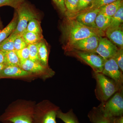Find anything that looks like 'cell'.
Here are the masks:
<instances>
[{
    "label": "cell",
    "instance_id": "obj_12",
    "mask_svg": "<svg viewBox=\"0 0 123 123\" xmlns=\"http://www.w3.org/2000/svg\"><path fill=\"white\" fill-rule=\"evenodd\" d=\"M99 11V8L85 10L78 14L73 18L86 26L97 29L95 19Z\"/></svg>",
    "mask_w": 123,
    "mask_h": 123
},
{
    "label": "cell",
    "instance_id": "obj_20",
    "mask_svg": "<svg viewBox=\"0 0 123 123\" xmlns=\"http://www.w3.org/2000/svg\"><path fill=\"white\" fill-rule=\"evenodd\" d=\"M56 117L65 123H80L72 109L66 112H62L59 109L57 111Z\"/></svg>",
    "mask_w": 123,
    "mask_h": 123
},
{
    "label": "cell",
    "instance_id": "obj_32",
    "mask_svg": "<svg viewBox=\"0 0 123 123\" xmlns=\"http://www.w3.org/2000/svg\"><path fill=\"white\" fill-rule=\"evenodd\" d=\"M118 65L120 70L123 72V48H119L118 50L113 57Z\"/></svg>",
    "mask_w": 123,
    "mask_h": 123
},
{
    "label": "cell",
    "instance_id": "obj_13",
    "mask_svg": "<svg viewBox=\"0 0 123 123\" xmlns=\"http://www.w3.org/2000/svg\"><path fill=\"white\" fill-rule=\"evenodd\" d=\"M33 75L23 70L20 66L5 65L0 72V79L31 76Z\"/></svg>",
    "mask_w": 123,
    "mask_h": 123
},
{
    "label": "cell",
    "instance_id": "obj_3",
    "mask_svg": "<svg viewBox=\"0 0 123 123\" xmlns=\"http://www.w3.org/2000/svg\"><path fill=\"white\" fill-rule=\"evenodd\" d=\"M93 77L96 81L95 94L97 99L101 103L105 102L123 88V86L117 84L102 73L93 72Z\"/></svg>",
    "mask_w": 123,
    "mask_h": 123
},
{
    "label": "cell",
    "instance_id": "obj_17",
    "mask_svg": "<svg viewBox=\"0 0 123 123\" xmlns=\"http://www.w3.org/2000/svg\"><path fill=\"white\" fill-rule=\"evenodd\" d=\"M38 56L40 63L43 66L48 67L49 51L47 45L44 39L37 43Z\"/></svg>",
    "mask_w": 123,
    "mask_h": 123
},
{
    "label": "cell",
    "instance_id": "obj_1",
    "mask_svg": "<svg viewBox=\"0 0 123 123\" xmlns=\"http://www.w3.org/2000/svg\"><path fill=\"white\" fill-rule=\"evenodd\" d=\"M64 49L83 39L92 36L104 37L105 32L97 29L90 28L78 22L75 18L66 17L61 25Z\"/></svg>",
    "mask_w": 123,
    "mask_h": 123
},
{
    "label": "cell",
    "instance_id": "obj_39",
    "mask_svg": "<svg viewBox=\"0 0 123 123\" xmlns=\"http://www.w3.org/2000/svg\"><path fill=\"white\" fill-rule=\"evenodd\" d=\"M11 123V122H9V121H8V122H5V123Z\"/></svg>",
    "mask_w": 123,
    "mask_h": 123
},
{
    "label": "cell",
    "instance_id": "obj_26",
    "mask_svg": "<svg viewBox=\"0 0 123 123\" xmlns=\"http://www.w3.org/2000/svg\"><path fill=\"white\" fill-rule=\"evenodd\" d=\"M26 30L39 34L43 35L40 22L38 18H33L29 22Z\"/></svg>",
    "mask_w": 123,
    "mask_h": 123
},
{
    "label": "cell",
    "instance_id": "obj_37",
    "mask_svg": "<svg viewBox=\"0 0 123 123\" xmlns=\"http://www.w3.org/2000/svg\"><path fill=\"white\" fill-rule=\"evenodd\" d=\"M5 65V64H0V72L1 71V69L4 68Z\"/></svg>",
    "mask_w": 123,
    "mask_h": 123
},
{
    "label": "cell",
    "instance_id": "obj_29",
    "mask_svg": "<svg viewBox=\"0 0 123 123\" xmlns=\"http://www.w3.org/2000/svg\"><path fill=\"white\" fill-rule=\"evenodd\" d=\"M117 0H93L90 7L85 10L93 9L96 8H99L100 7L110 4Z\"/></svg>",
    "mask_w": 123,
    "mask_h": 123
},
{
    "label": "cell",
    "instance_id": "obj_10",
    "mask_svg": "<svg viewBox=\"0 0 123 123\" xmlns=\"http://www.w3.org/2000/svg\"><path fill=\"white\" fill-rule=\"evenodd\" d=\"M20 67L23 70L32 74L44 75V77L49 78L54 75V72L49 67H46L38 62H35L30 59L20 61Z\"/></svg>",
    "mask_w": 123,
    "mask_h": 123
},
{
    "label": "cell",
    "instance_id": "obj_22",
    "mask_svg": "<svg viewBox=\"0 0 123 123\" xmlns=\"http://www.w3.org/2000/svg\"><path fill=\"white\" fill-rule=\"evenodd\" d=\"M28 45L38 43L43 39V35L24 31L21 35Z\"/></svg>",
    "mask_w": 123,
    "mask_h": 123
},
{
    "label": "cell",
    "instance_id": "obj_28",
    "mask_svg": "<svg viewBox=\"0 0 123 123\" xmlns=\"http://www.w3.org/2000/svg\"><path fill=\"white\" fill-rule=\"evenodd\" d=\"M27 47L30 52L29 59L35 62L40 63L38 56L37 43L29 44Z\"/></svg>",
    "mask_w": 123,
    "mask_h": 123
},
{
    "label": "cell",
    "instance_id": "obj_27",
    "mask_svg": "<svg viewBox=\"0 0 123 123\" xmlns=\"http://www.w3.org/2000/svg\"><path fill=\"white\" fill-rule=\"evenodd\" d=\"M25 2V0H0V7L9 6L16 9Z\"/></svg>",
    "mask_w": 123,
    "mask_h": 123
},
{
    "label": "cell",
    "instance_id": "obj_11",
    "mask_svg": "<svg viewBox=\"0 0 123 123\" xmlns=\"http://www.w3.org/2000/svg\"><path fill=\"white\" fill-rule=\"evenodd\" d=\"M118 49L107 38L100 36L95 52L105 60H107L114 57Z\"/></svg>",
    "mask_w": 123,
    "mask_h": 123
},
{
    "label": "cell",
    "instance_id": "obj_19",
    "mask_svg": "<svg viewBox=\"0 0 123 123\" xmlns=\"http://www.w3.org/2000/svg\"><path fill=\"white\" fill-rule=\"evenodd\" d=\"M111 17L99 12L95 19V24L97 29L105 32L109 27L111 23Z\"/></svg>",
    "mask_w": 123,
    "mask_h": 123
},
{
    "label": "cell",
    "instance_id": "obj_16",
    "mask_svg": "<svg viewBox=\"0 0 123 123\" xmlns=\"http://www.w3.org/2000/svg\"><path fill=\"white\" fill-rule=\"evenodd\" d=\"M18 22L17 14L15 11L11 21L4 29L0 30V43L6 39L15 30Z\"/></svg>",
    "mask_w": 123,
    "mask_h": 123
},
{
    "label": "cell",
    "instance_id": "obj_15",
    "mask_svg": "<svg viewBox=\"0 0 123 123\" xmlns=\"http://www.w3.org/2000/svg\"><path fill=\"white\" fill-rule=\"evenodd\" d=\"M88 116L92 123H112L111 118L105 115L98 107H93Z\"/></svg>",
    "mask_w": 123,
    "mask_h": 123
},
{
    "label": "cell",
    "instance_id": "obj_8",
    "mask_svg": "<svg viewBox=\"0 0 123 123\" xmlns=\"http://www.w3.org/2000/svg\"><path fill=\"white\" fill-rule=\"evenodd\" d=\"M99 37L94 35L88 37L75 42L64 50L66 52L74 51L95 53L98 45Z\"/></svg>",
    "mask_w": 123,
    "mask_h": 123
},
{
    "label": "cell",
    "instance_id": "obj_30",
    "mask_svg": "<svg viewBox=\"0 0 123 123\" xmlns=\"http://www.w3.org/2000/svg\"><path fill=\"white\" fill-rule=\"evenodd\" d=\"M28 45L25 41L22 36L21 35H18L14 40V50H21L23 49L26 47Z\"/></svg>",
    "mask_w": 123,
    "mask_h": 123
},
{
    "label": "cell",
    "instance_id": "obj_31",
    "mask_svg": "<svg viewBox=\"0 0 123 123\" xmlns=\"http://www.w3.org/2000/svg\"><path fill=\"white\" fill-rule=\"evenodd\" d=\"M15 53L17 55L20 61L29 59L30 56V52L28 47L21 49V50H14Z\"/></svg>",
    "mask_w": 123,
    "mask_h": 123
},
{
    "label": "cell",
    "instance_id": "obj_38",
    "mask_svg": "<svg viewBox=\"0 0 123 123\" xmlns=\"http://www.w3.org/2000/svg\"><path fill=\"white\" fill-rule=\"evenodd\" d=\"M2 23H1V21L0 19V30H2Z\"/></svg>",
    "mask_w": 123,
    "mask_h": 123
},
{
    "label": "cell",
    "instance_id": "obj_4",
    "mask_svg": "<svg viewBox=\"0 0 123 123\" xmlns=\"http://www.w3.org/2000/svg\"><path fill=\"white\" fill-rule=\"evenodd\" d=\"M60 108L48 100L36 104L32 123H57L56 115Z\"/></svg>",
    "mask_w": 123,
    "mask_h": 123
},
{
    "label": "cell",
    "instance_id": "obj_6",
    "mask_svg": "<svg viewBox=\"0 0 123 123\" xmlns=\"http://www.w3.org/2000/svg\"><path fill=\"white\" fill-rule=\"evenodd\" d=\"M67 54L88 65L94 72L101 73L102 72L106 60L97 53L74 51L67 52Z\"/></svg>",
    "mask_w": 123,
    "mask_h": 123
},
{
    "label": "cell",
    "instance_id": "obj_18",
    "mask_svg": "<svg viewBox=\"0 0 123 123\" xmlns=\"http://www.w3.org/2000/svg\"><path fill=\"white\" fill-rule=\"evenodd\" d=\"M123 5V0H117L99 8L100 12L111 17Z\"/></svg>",
    "mask_w": 123,
    "mask_h": 123
},
{
    "label": "cell",
    "instance_id": "obj_34",
    "mask_svg": "<svg viewBox=\"0 0 123 123\" xmlns=\"http://www.w3.org/2000/svg\"><path fill=\"white\" fill-rule=\"evenodd\" d=\"M62 14L65 15L66 12L65 0H52Z\"/></svg>",
    "mask_w": 123,
    "mask_h": 123
},
{
    "label": "cell",
    "instance_id": "obj_14",
    "mask_svg": "<svg viewBox=\"0 0 123 123\" xmlns=\"http://www.w3.org/2000/svg\"><path fill=\"white\" fill-rule=\"evenodd\" d=\"M105 36L118 48H123V24L108 27L105 31Z\"/></svg>",
    "mask_w": 123,
    "mask_h": 123
},
{
    "label": "cell",
    "instance_id": "obj_36",
    "mask_svg": "<svg viewBox=\"0 0 123 123\" xmlns=\"http://www.w3.org/2000/svg\"><path fill=\"white\" fill-rule=\"evenodd\" d=\"M0 64H5V54L4 51L0 50Z\"/></svg>",
    "mask_w": 123,
    "mask_h": 123
},
{
    "label": "cell",
    "instance_id": "obj_23",
    "mask_svg": "<svg viewBox=\"0 0 123 123\" xmlns=\"http://www.w3.org/2000/svg\"><path fill=\"white\" fill-rule=\"evenodd\" d=\"M3 51L5 54V65L20 66V60L14 50Z\"/></svg>",
    "mask_w": 123,
    "mask_h": 123
},
{
    "label": "cell",
    "instance_id": "obj_5",
    "mask_svg": "<svg viewBox=\"0 0 123 123\" xmlns=\"http://www.w3.org/2000/svg\"><path fill=\"white\" fill-rule=\"evenodd\" d=\"M106 116L111 118L123 114V88L120 89L104 102L98 106Z\"/></svg>",
    "mask_w": 123,
    "mask_h": 123
},
{
    "label": "cell",
    "instance_id": "obj_2",
    "mask_svg": "<svg viewBox=\"0 0 123 123\" xmlns=\"http://www.w3.org/2000/svg\"><path fill=\"white\" fill-rule=\"evenodd\" d=\"M36 104L33 101L18 99L12 103L0 116L2 123H32Z\"/></svg>",
    "mask_w": 123,
    "mask_h": 123
},
{
    "label": "cell",
    "instance_id": "obj_9",
    "mask_svg": "<svg viewBox=\"0 0 123 123\" xmlns=\"http://www.w3.org/2000/svg\"><path fill=\"white\" fill-rule=\"evenodd\" d=\"M123 72L120 70L113 57L106 60L102 74L110 78L119 84L123 86Z\"/></svg>",
    "mask_w": 123,
    "mask_h": 123
},
{
    "label": "cell",
    "instance_id": "obj_25",
    "mask_svg": "<svg viewBox=\"0 0 123 123\" xmlns=\"http://www.w3.org/2000/svg\"><path fill=\"white\" fill-rule=\"evenodd\" d=\"M123 5L120 7L116 13L111 17V23L109 27L118 26L123 24Z\"/></svg>",
    "mask_w": 123,
    "mask_h": 123
},
{
    "label": "cell",
    "instance_id": "obj_24",
    "mask_svg": "<svg viewBox=\"0 0 123 123\" xmlns=\"http://www.w3.org/2000/svg\"><path fill=\"white\" fill-rule=\"evenodd\" d=\"M18 35L13 32L8 37L0 43V50L3 51L14 50V40Z\"/></svg>",
    "mask_w": 123,
    "mask_h": 123
},
{
    "label": "cell",
    "instance_id": "obj_33",
    "mask_svg": "<svg viewBox=\"0 0 123 123\" xmlns=\"http://www.w3.org/2000/svg\"><path fill=\"white\" fill-rule=\"evenodd\" d=\"M93 1V0H79L77 14L88 9Z\"/></svg>",
    "mask_w": 123,
    "mask_h": 123
},
{
    "label": "cell",
    "instance_id": "obj_35",
    "mask_svg": "<svg viewBox=\"0 0 123 123\" xmlns=\"http://www.w3.org/2000/svg\"><path fill=\"white\" fill-rule=\"evenodd\" d=\"M112 123H123V116L111 117Z\"/></svg>",
    "mask_w": 123,
    "mask_h": 123
},
{
    "label": "cell",
    "instance_id": "obj_7",
    "mask_svg": "<svg viewBox=\"0 0 123 123\" xmlns=\"http://www.w3.org/2000/svg\"><path fill=\"white\" fill-rule=\"evenodd\" d=\"M15 10L17 14L18 22L13 32L19 35L26 30L29 22L33 18L38 19V15L33 7L25 2Z\"/></svg>",
    "mask_w": 123,
    "mask_h": 123
},
{
    "label": "cell",
    "instance_id": "obj_21",
    "mask_svg": "<svg viewBox=\"0 0 123 123\" xmlns=\"http://www.w3.org/2000/svg\"><path fill=\"white\" fill-rule=\"evenodd\" d=\"M79 0H65L66 12V17L74 18L78 14Z\"/></svg>",
    "mask_w": 123,
    "mask_h": 123
}]
</instances>
